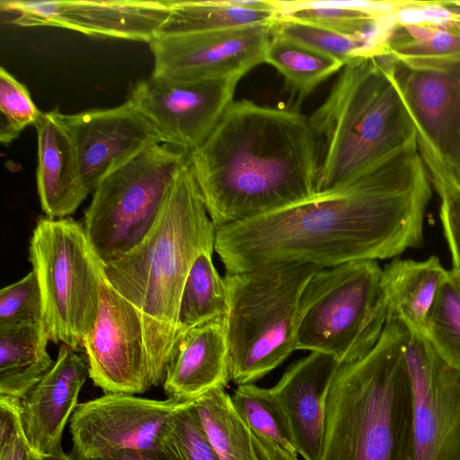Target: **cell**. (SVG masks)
Wrapping results in <instances>:
<instances>
[{
    "mask_svg": "<svg viewBox=\"0 0 460 460\" xmlns=\"http://www.w3.org/2000/svg\"><path fill=\"white\" fill-rule=\"evenodd\" d=\"M45 460H75L70 454H65L62 456H48L44 457Z\"/></svg>",
    "mask_w": 460,
    "mask_h": 460,
    "instance_id": "cell-41",
    "label": "cell"
},
{
    "mask_svg": "<svg viewBox=\"0 0 460 460\" xmlns=\"http://www.w3.org/2000/svg\"><path fill=\"white\" fill-rule=\"evenodd\" d=\"M252 435L260 460H298L297 455L286 450L264 436L253 431Z\"/></svg>",
    "mask_w": 460,
    "mask_h": 460,
    "instance_id": "cell-40",
    "label": "cell"
},
{
    "mask_svg": "<svg viewBox=\"0 0 460 460\" xmlns=\"http://www.w3.org/2000/svg\"><path fill=\"white\" fill-rule=\"evenodd\" d=\"M188 161L216 230L317 193L318 138L296 110L234 101Z\"/></svg>",
    "mask_w": 460,
    "mask_h": 460,
    "instance_id": "cell-2",
    "label": "cell"
},
{
    "mask_svg": "<svg viewBox=\"0 0 460 460\" xmlns=\"http://www.w3.org/2000/svg\"><path fill=\"white\" fill-rule=\"evenodd\" d=\"M424 338L441 360L460 368V284L452 270L439 287Z\"/></svg>",
    "mask_w": 460,
    "mask_h": 460,
    "instance_id": "cell-30",
    "label": "cell"
},
{
    "mask_svg": "<svg viewBox=\"0 0 460 460\" xmlns=\"http://www.w3.org/2000/svg\"><path fill=\"white\" fill-rule=\"evenodd\" d=\"M279 19L293 20L370 42L378 56L387 52L396 27L398 1L276 0Z\"/></svg>",
    "mask_w": 460,
    "mask_h": 460,
    "instance_id": "cell-22",
    "label": "cell"
},
{
    "mask_svg": "<svg viewBox=\"0 0 460 460\" xmlns=\"http://www.w3.org/2000/svg\"><path fill=\"white\" fill-rule=\"evenodd\" d=\"M215 236L216 228L187 160L146 236L105 265L110 283L140 316L152 385L164 381L189 272L202 252L214 251Z\"/></svg>",
    "mask_w": 460,
    "mask_h": 460,
    "instance_id": "cell-3",
    "label": "cell"
},
{
    "mask_svg": "<svg viewBox=\"0 0 460 460\" xmlns=\"http://www.w3.org/2000/svg\"><path fill=\"white\" fill-rule=\"evenodd\" d=\"M231 398L252 431L298 455L287 416L271 388L254 384L239 385Z\"/></svg>",
    "mask_w": 460,
    "mask_h": 460,
    "instance_id": "cell-29",
    "label": "cell"
},
{
    "mask_svg": "<svg viewBox=\"0 0 460 460\" xmlns=\"http://www.w3.org/2000/svg\"><path fill=\"white\" fill-rule=\"evenodd\" d=\"M8 22L52 26L88 36L150 43L171 10V0H1Z\"/></svg>",
    "mask_w": 460,
    "mask_h": 460,
    "instance_id": "cell-15",
    "label": "cell"
},
{
    "mask_svg": "<svg viewBox=\"0 0 460 460\" xmlns=\"http://www.w3.org/2000/svg\"><path fill=\"white\" fill-rule=\"evenodd\" d=\"M409 335L391 319L369 352L340 365L326 399L321 460H414Z\"/></svg>",
    "mask_w": 460,
    "mask_h": 460,
    "instance_id": "cell-4",
    "label": "cell"
},
{
    "mask_svg": "<svg viewBox=\"0 0 460 460\" xmlns=\"http://www.w3.org/2000/svg\"><path fill=\"white\" fill-rule=\"evenodd\" d=\"M96 321L84 337L89 377L104 394H143L152 385L143 324L103 274Z\"/></svg>",
    "mask_w": 460,
    "mask_h": 460,
    "instance_id": "cell-13",
    "label": "cell"
},
{
    "mask_svg": "<svg viewBox=\"0 0 460 460\" xmlns=\"http://www.w3.org/2000/svg\"><path fill=\"white\" fill-rule=\"evenodd\" d=\"M437 256L424 261L394 259L382 272L388 321L396 319L411 333L424 337L428 316L447 275Z\"/></svg>",
    "mask_w": 460,
    "mask_h": 460,
    "instance_id": "cell-23",
    "label": "cell"
},
{
    "mask_svg": "<svg viewBox=\"0 0 460 460\" xmlns=\"http://www.w3.org/2000/svg\"><path fill=\"white\" fill-rule=\"evenodd\" d=\"M34 127L41 208L48 217H67L90 194L81 176L74 142L58 109L42 112Z\"/></svg>",
    "mask_w": 460,
    "mask_h": 460,
    "instance_id": "cell-21",
    "label": "cell"
},
{
    "mask_svg": "<svg viewBox=\"0 0 460 460\" xmlns=\"http://www.w3.org/2000/svg\"><path fill=\"white\" fill-rule=\"evenodd\" d=\"M90 460H185V458L169 436L167 443L162 447L146 449H123Z\"/></svg>",
    "mask_w": 460,
    "mask_h": 460,
    "instance_id": "cell-39",
    "label": "cell"
},
{
    "mask_svg": "<svg viewBox=\"0 0 460 460\" xmlns=\"http://www.w3.org/2000/svg\"><path fill=\"white\" fill-rule=\"evenodd\" d=\"M170 438L185 460H220L205 432L194 402L179 406L173 415Z\"/></svg>",
    "mask_w": 460,
    "mask_h": 460,
    "instance_id": "cell-35",
    "label": "cell"
},
{
    "mask_svg": "<svg viewBox=\"0 0 460 460\" xmlns=\"http://www.w3.org/2000/svg\"><path fill=\"white\" fill-rule=\"evenodd\" d=\"M182 402L111 393L78 403L70 420L75 460L102 457L123 449L155 448L169 439L172 419Z\"/></svg>",
    "mask_w": 460,
    "mask_h": 460,
    "instance_id": "cell-11",
    "label": "cell"
},
{
    "mask_svg": "<svg viewBox=\"0 0 460 460\" xmlns=\"http://www.w3.org/2000/svg\"><path fill=\"white\" fill-rule=\"evenodd\" d=\"M278 20L276 0H171L170 13L157 35L274 24Z\"/></svg>",
    "mask_w": 460,
    "mask_h": 460,
    "instance_id": "cell-24",
    "label": "cell"
},
{
    "mask_svg": "<svg viewBox=\"0 0 460 460\" xmlns=\"http://www.w3.org/2000/svg\"><path fill=\"white\" fill-rule=\"evenodd\" d=\"M63 120L90 193L113 171L146 149L164 144L151 123L128 99L110 109L63 114Z\"/></svg>",
    "mask_w": 460,
    "mask_h": 460,
    "instance_id": "cell-17",
    "label": "cell"
},
{
    "mask_svg": "<svg viewBox=\"0 0 460 460\" xmlns=\"http://www.w3.org/2000/svg\"><path fill=\"white\" fill-rule=\"evenodd\" d=\"M407 24H429L460 31V1H411L402 11Z\"/></svg>",
    "mask_w": 460,
    "mask_h": 460,
    "instance_id": "cell-38",
    "label": "cell"
},
{
    "mask_svg": "<svg viewBox=\"0 0 460 460\" xmlns=\"http://www.w3.org/2000/svg\"><path fill=\"white\" fill-rule=\"evenodd\" d=\"M0 142L9 145L29 125H35L41 111L27 87L4 67L0 68Z\"/></svg>",
    "mask_w": 460,
    "mask_h": 460,
    "instance_id": "cell-33",
    "label": "cell"
},
{
    "mask_svg": "<svg viewBox=\"0 0 460 460\" xmlns=\"http://www.w3.org/2000/svg\"><path fill=\"white\" fill-rule=\"evenodd\" d=\"M88 376V364L75 349L61 344L52 367L20 400L24 434L44 457L65 455L63 432Z\"/></svg>",
    "mask_w": 460,
    "mask_h": 460,
    "instance_id": "cell-18",
    "label": "cell"
},
{
    "mask_svg": "<svg viewBox=\"0 0 460 460\" xmlns=\"http://www.w3.org/2000/svg\"><path fill=\"white\" fill-rule=\"evenodd\" d=\"M309 120L323 143L317 193L350 183L418 145L408 109L379 56L348 62Z\"/></svg>",
    "mask_w": 460,
    "mask_h": 460,
    "instance_id": "cell-5",
    "label": "cell"
},
{
    "mask_svg": "<svg viewBox=\"0 0 460 460\" xmlns=\"http://www.w3.org/2000/svg\"><path fill=\"white\" fill-rule=\"evenodd\" d=\"M43 325L0 328V396L21 400L54 365Z\"/></svg>",
    "mask_w": 460,
    "mask_h": 460,
    "instance_id": "cell-25",
    "label": "cell"
},
{
    "mask_svg": "<svg viewBox=\"0 0 460 460\" xmlns=\"http://www.w3.org/2000/svg\"><path fill=\"white\" fill-rule=\"evenodd\" d=\"M188 155L155 145L106 176L93 192L84 227L106 265L137 246L154 226Z\"/></svg>",
    "mask_w": 460,
    "mask_h": 460,
    "instance_id": "cell-9",
    "label": "cell"
},
{
    "mask_svg": "<svg viewBox=\"0 0 460 460\" xmlns=\"http://www.w3.org/2000/svg\"><path fill=\"white\" fill-rule=\"evenodd\" d=\"M341 364L331 355L310 352L289 366L271 387L288 420L297 454L304 460H321L326 399Z\"/></svg>",
    "mask_w": 460,
    "mask_h": 460,
    "instance_id": "cell-19",
    "label": "cell"
},
{
    "mask_svg": "<svg viewBox=\"0 0 460 460\" xmlns=\"http://www.w3.org/2000/svg\"><path fill=\"white\" fill-rule=\"evenodd\" d=\"M243 75L173 81L154 75L138 81L128 95L163 139L187 155L211 134L234 102Z\"/></svg>",
    "mask_w": 460,
    "mask_h": 460,
    "instance_id": "cell-12",
    "label": "cell"
},
{
    "mask_svg": "<svg viewBox=\"0 0 460 460\" xmlns=\"http://www.w3.org/2000/svg\"><path fill=\"white\" fill-rule=\"evenodd\" d=\"M212 253L211 251L202 252L189 272L180 301L177 334L227 317L228 291L225 279L213 264Z\"/></svg>",
    "mask_w": 460,
    "mask_h": 460,
    "instance_id": "cell-27",
    "label": "cell"
},
{
    "mask_svg": "<svg viewBox=\"0 0 460 460\" xmlns=\"http://www.w3.org/2000/svg\"><path fill=\"white\" fill-rule=\"evenodd\" d=\"M447 182L450 183L460 193V172L455 177L454 180H452L451 181H447Z\"/></svg>",
    "mask_w": 460,
    "mask_h": 460,
    "instance_id": "cell-42",
    "label": "cell"
},
{
    "mask_svg": "<svg viewBox=\"0 0 460 460\" xmlns=\"http://www.w3.org/2000/svg\"><path fill=\"white\" fill-rule=\"evenodd\" d=\"M0 460H45L24 434L20 400L7 396H0Z\"/></svg>",
    "mask_w": 460,
    "mask_h": 460,
    "instance_id": "cell-36",
    "label": "cell"
},
{
    "mask_svg": "<svg viewBox=\"0 0 460 460\" xmlns=\"http://www.w3.org/2000/svg\"><path fill=\"white\" fill-rule=\"evenodd\" d=\"M272 26L156 35L149 43L152 75L173 81L243 76L264 63Z\"/></svg>",
    "mask_w": 460,
    "mask_h": 460,
    "instance_id": "cell-16",
    "label": "cell"
},
{
    "mask_svg": "<svg viewBox=\"0 0 460 460\" xmlns=\"http://www.w3.org/2000/svg\"><path fill=\"white\" fill-rule=\"evenodd\" d=\"M382 272L375 260L318 270L301 296L296 350L328 354L340 363L369 352L389 319Z\"/></svg>",
    "mask_w": 460,
    "mask_h": 460,
    "instance_id": "cell-7",
    "label": "cell"
},
{
    "mask_svg": "<svg viewBox=\"0 0 460 460\" xmlns=\"http://www.w3.org/2000/svg\"><path fill=\"white\" fill-rule=\"evenodd\" d=\"M430 182L417 145L344 186L217 229L214 250L231 273L394 258L423 243Z\"/></svg>",
    "mask_w": 460,
    "mask_h": 460,
    "instance_id": "cell-1",
    "label": "cell"
},
{
    "mask_svg": "<svg viewBox=\"0 0 460 460\" xmlns=\"http://www.w3.org/2000/svg\"><path fill=\"white\" fill-rule=\"evenodd\" d=\"M264 63L279 71L297 94L299 102L344 66L341 61L273 32L265 51Z\"/></svg>",
    "mask_w": 460,
    "mask_h": 460,
    "instance_id": "cell-28",
    "label": "cell"
},
{
    "mask_svg": "<svg viewBox=\"0 0 460 460\" xmlns=\"http://www.w3.org/2000/svg\"><path fill=\"white\" fill-rule=\"evenodd\" d=\"M400 59L460 57V31L429 24L396 25L387 53Z\"/></svg>",
    "mask_w": 460,
    "mask_h": 460,
    "instance_id": "cell-31",
    "label": "cell"
},
{
    "mask_svg": "<svg viewBox=\"0 0 460 460\" xmlns=\"http://www.w3.org/2000/svg\"><path fill=\"white\" fill-rule=\"evenodd\" d=\"M405 358L413 394L414 460H460V368L411 332Z\"/></svg>",
    "mask_w": 460,
    "mask_h": 460,
    "instance_id": "cell-14",
    "label": "cell"
},
{
    "mask_svg": "<svg viewBox=\"0 0 460 460\" xmlns=\"http://www.w3.org/2000/svg\"><path fill=\"white\" fill-rule=\"evenodd\" d=\"M454 273H455V272H454ZM455 275H456V279H457V280H458V282H459V284H460V278H459L456 273H455Z\"/></svg>",
    "mask_w": 460,
    "mask_h": 460,
    "instance_id": "cell-43",
    "label": "cell"
},
{
    "mask_svg": "<svg viewBox=\"0 0 460 460\" xmlns=\"http://www.w3.org/2000/svg\"><path fill=\"white\" fill-rule=\"evenodd\" d=\"M440 198L439 217L451 254L452 270L460 278V193L447 181L430 179Z\"/></svg>",
    "mask_w": 460,
    "mask_h": 460,
    "instance_id": "cell-37",
    "label": "cell"
},
{
    "mask_svg": "<svg viewBox=\"0 0 460 460\" xmlns=\"http://www.w3.org/2000/svg\"><path fill=\"white\" fill-rule=\"evenodd\" d=\"M43 301L34 270L0 290V328L42 324Z\"/></svg>",
    "mask_w": 460,
    "mask_h": 460,
    "instance_id": "cell-34",
    "label": "cell"
},
{
    "mask_svg": "<svg viewBox=\"0 0 460 460\" xmlns=\"http://www.w3.org/2000/svg\"><path fill=\"white\" fill-rule=\"evenodd\" d=\"M30 261L41 290L42 325L49 341L77 350L96 321L105 273L83 223L40 218L32 232Z\"/></svg>",
    "mask_w": 460,
    "mask_h": 460,
    "instance_id": "cell-8",
    "label": "cell"
},
{
    "mask_svg": "<svg viewBox=\"0 0 460 460\" xmlns=\"http://www.w3.org/2000/svg\"><path fill=\"white\" fill-rule=\"evenodd\" d=\"M205 432L220 460H260L252 431L225 388H215L194 401Z\"/></svg>",
    "mask_w": 460,
    "mask_h": 460,
    "instance_id": "cell-26",
    "label": "cell"
},
{
    "mask_svg": "<svg viewBox=\"0 0 460 460\" xmlns=\"http://www.w3.org/2000/svg\"><path fill=\"white\" fill-rule=\"evenodd\" d=\"M226 320L204 323L176 335L163 383L167 399L194 402L215 388L228 385Z\"/></svg>",
    "mask_w": 460,
    "mask_h": 460,
    "instance_id": "cell-20",
    "label": "cell"
},
{
    "mask_svg": "<svg viewBox=\"0 0 460 460\" xmlns=\"http://www.w3.org/2000/svg\"><path fill=\"white\" fill-rule=\"evenodd\" d=\"M318 270L312 264L288 263L226 272L232 382L254 384L296 350L301 296Z\"/></svg>",
    "mask_w": 460,
    "mask_h": 460,
    "instance_id": "cell-6",
    "label": "cell"
},
{
    "mask_svg": "<svg viewBox=\"0 0 460 460\" xmlns=\"http://www.w3.org/2000/svg\"><path fill=\"white\" fill-rule=\"evenodd\" d=\"M413 121L429 178L460 172V57L400 59L379 56Z\"/></svg>",
    "mask_w": 460,
    "mask_h": 460,
    "instance_id": "cell-10",
    "label": "cell"
},
{
    "mask_svg": "<svg viewBox=\"0 0 460 460\" xmlns=\"http://www.w3.org/2000/svg\"><path fill=\"white\" fill-rule=\"evenodd\" d=\"M272 32L341 61L344 66L357 58L378 56L375 47L366 40L297 21L279 19L272 26Z\"/></svg>",
    "mask_w": 460,
    "mask_h": 460,
    "instance_id": "cell-32",
    "label": "cell"
}]
</instances>
